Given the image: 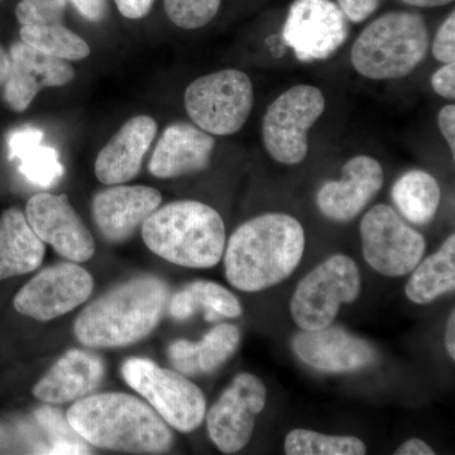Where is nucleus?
<instances>
[{
  "mask_svg": "<svg viewBox=\"0 0 455 455\" xmlns=\"http://www.w3.org/2000/svg\"><path fill=\"white\" fill-rule=\"evenodd\" d=\"M305 230L283 212H268L245 221L224 250L228 283L244 292L276 286L293 274L304 256Z\"/></svg>",
  "mask_w": 455,
  "mask_h": 455,
  "instance_id": "nucleus-1",
  "label": "nucleus"
},
{
  "mask_svg": "<svg viewBox=\"0 0 455 455\" xmlns=\"http://www.w3.org/2000/svg\"><path fill=\"white\" fill-rule=\"evenodd\" d=\"M89 445L134 454H163L173 444L169 425L145 401L104 392L77 400L66 414Z\"/></svg>",
  "mask_w": 455,
  "mask_h": 455,
  "instance_id": "nucleus-2",
  "label": "nucleus"
},
{
  "mask_svg": "<svg viewBox=\"0 0 455 455\" xmlns=\"http://www.w3.org/2000/svg\"><path fill=\"white\" fill-rule=\"evenodd\" d=\"M169 299L161 278H132L88 305L75 322V335L89 348L131 346L155 331Z\"/></svg>",
  "mask_w": 455,
  "mask_h": 455,
  "instance_id": "nucleus-3",
  "label": "nucleus"
},
{
  "mask_svg": "<svg viewBox=\"0 0 455 455\" xmlns=\"http://www.w3.org/2000/svg\"><path fill=\"white\" fill-rule=\"evenodd\" d=\"M140 228L149 251L173 265L212 268L223 259L226 226L220 212L206 204H167L156 209Z\"/></svg>",
  "mask_w": 455,
  "mask_h": 455,
  "instance_id": "nucleus-4",
  "label": "nucleus"
},
{
  "mask_svg": "<svg viewBox=\"0 0 455 455\" xmlns=\"http://www.w3.org/2000/svg\"><path fill=\"white\" fill-rule=\"evenodd\" d=\"M429 46V31L420 14L390 12L362 31L353 44L350 61L367 79H400L423 62Z\"/></svg>",
  "mask_w": 455,
  "mask_h": 455,
  "instance_id": "nucleus-5",
  "label": "nucleus"
},
{
  "mask_svg": "<svg viewBox=\"0 0 455 455\" xmlns=\"http://www.w3.org/2000/svg\"><path fill=\"white\" fill-rule=\"evenodd\" d=\"M122 376L173 429L190 433L203 424L205 396L184 374L136 357L123 363Z\"/></svg>",
  "mask_w": 455,
  "mask_h": 455,
  "instance_id": "nucleus-6",
  "label": "nucleus"
},
{
  "mask_svg": "<svg viewBox=\"0 0 455 455\" xmlns=\"http://www.w3.org/2000/svg\"><path fill=\"white\" fill-rule=\"evenodd\" d=\"M361 272L355 259L334 254L320 263L293 292L290 313L301 331H315L333 324L341 305L361 295Z\"/></svg>",
  "mask_w": 455,
  "mask_h": 455,
  "instance_id": "nucleus-7",
  "label": "nucleus"
},
{
  "mask_svg": "<svg viewBox=\"0 0 455 455\" xmlns=\"http://www.w3.org/2000/svg\"><path fill=\"white\" fill-rule=\"evenodd\" d=\"M184 100L188 116L200 130L212 136H232L252 112L253 85L243 71H218L191 83Z\"/></svg>",
  "mask_w": 455,
  "mask_h": 455,
  "instance_id": "nucleus-8",
  "label": "nucleus"
},
{
  "mask_svg": "<svg viewBox=\"0 0 455 455\" xmlns=\"http://www.w3.org/2000/svg\"><path fill=\"white\" fill-rule=\"evenodd\" d=\"M325 110V98L315 86L296 85L275 99L262 122V140L276 163L295 166L307 158V134Z\"/></svg>",
  "mask_w": 455,
  "mask_h": 455,
  "instance_id": "nucleus-9",
  "label": "nucleus"
},
{
  "mask_svg": "<svg viewBox=\"0 0 455 455\" xmlns=\"http://www.w3.org/2000/svg\"><path fill=\"white\" fill-rule=\"evenodd\" d=\"M362 251L368 265L387 277L406 276L419 265L427 242L391 206H373L361 221Z\"/></svg>",
  "mask_w": 455,
  "mask_h": 455,
  "instance_id": "nucleus-10",
  "label": "nucleus"
},
{
  "mask_svg": "<svg viewBox=\"0 0 455 455\" xmlns=\"http://www.w3.org/2000/svg\"><path fill=\"white\" fill-rule=\"evenodd\" d=\"M349 20L333 0H295L284 20L283 38L301 62L322 61L346 44Z\"/></svg>",
  "mask_w": 455,
  "mask_h": 455,
  "instance_id": "nucleus-11",
  "label": "nucleus"
},
{
  "mask_svg": "<svg viewBox=\"0 0 455 455\" xmlns=\"http://www.w3.org/2000/svg\"><path fill=\"white\" fill-rule=\"evenodd\" d=\"M266 401L267 390L259 377L241 373L233 379L206 415L209 436L221 453L235 454L247 447Z\"/></svg>",
  "mask_w": 455,
  "mask_h": 455,
  "instance_id": "nucleus-12",
  "label": "nucleus"
},
{
  "mask_svg": "<svg viewBox=\"0 0 455 455\" xmlns=\"http://www.w3.org/2000/svg\"><path fill=\"white\" fill-rule=\"evenodd\" d=\"M94 290L92 275L75 262L42 269L14 298V309L38 322H50L84 304Z\"/></svg>",
  "mask_w": 455,
  "mask_h": 455,
  "instance_id": "nucleus-13",
  "label": "nucleus"
},
{
  "mask_svg": "<svg viewBox=\"0 0 455 455\" xmlns=\"http://www.w3.org/2000/svg\"><path fill=\"white\" fill-rule=\"evenodd\" d=\"M25 214L36 235L60 256L75 263L86 262L94 256V238L65 194L33 196Z\"/></svg>",
  "mask_w": 455,
  "mask_h": 455,
  "instance_id": "nucleus-14",
  "label": "nucleus"
},
{
  "mask_svg": "<svg viewBox=\"0 0 455 455\" xmlns=\"http://www.w3.org/2000/svg\"><path fill=\"white\" fill-rule=\"evenodd\" d=\"M8 56L3 97L14 112H25L41 90L68 85L75 76L73 66L66 60L40 52L23 41L12 44Z\"/></svg>",
  "mask_w": 455,
  "mask_h": 455,
  "instance_id": "nucleus-15",
  "label": "nucleus"
},
{
  "mask_svg": "<svg viewBox=\"0 0 455 455\" xmlns=\"http://www.w3.org/2000/svg\"><path fill=\"white\" fill-rule=\"evenodd\" d=\"M292 348L305 364L325 373L355 372L376 359L368 341L339 326L299 331L293 337Z\"/></svg>",
  "mask_w": 455,
  "mask_h": 455,
  "instance_id": "nucleus-16",
  "label": "nucleus"
},
{
  "mask_svg": "<svg viewBox=\"0 0 455 455\" xmlns=\"http://www.w3.org/2000/svg\"><path fill=\"white\" fill-rule=\"evenodd\" d=\"M383 169L370 156H355L341 169L340 181H329L317 191L316 205L328 220L347 223L372 202L383 187Z\"/></svg>",
  "mask_w": 455,
  "mask_h": 455,
  "instance_id": "nucleus-17",
  "label": "nucleus"
},
{
  "mask_svg": "<svg viewBox=\"0 0 455 455\" xmlns=\"http://www.w3.org/2000/svg\"><path fill=\"white\" fill-rule=\"evenodd\" d=\"M161 203L163 196L154 188L113 185L92 199V220L107 241L121 243L142 227Z\"/></svg>",
  "mask_w": 455,
  "mask_h": 455,
  "instance_id": "nucleus-18",
  "label": "nucleus"
},
{
  "mask_svg": "<svg viewBox=\"0 0 455 455\" xmlns=\"http://www.w3.org/2000/svg\"><path fill=\"white\" fill-rule=\"evenodd\" d=\"M215 140L199 127L173 123L158 140L148 170L155 178L175 179L205 170L211 163Z\"/></svg>",
  "mask_w": 455,
  "mask_h": 455,
  "instance_id": "nucleus-19",
  "label": "nucleus"
},
{
  "mask_svg": "<svg viewBox=\"0 0 455 455\" xmlns=\"http://www.w3.org/2000/svg\"><path fill=\"white\" fill-rule=\"evenodd\" d=\"M157 123L148 116H137L122 125L99 152L95 175L104 185H121L139 175L143 158L154 142Z\"/></svg>",
  "mask_w": 455,
  "mask_h": 455,
  "instance_id": "nucleus-20",
  "label": "nucleus"
},
{
  "mask_svg": "<svg viewBox=\"0 0 455 455\" xmlns=\"http://www.w3.org/2000/svg\"><path fill=\"white\" fill-rule=\"evenodd\" d=\"M104 377L106 363L98 355L70 349L36 383L32 392L42 403H71L94 394Z\"/></svg>",
  "mask_w": 455,
  "mask_h": 455,
  "instance_id": "nucleus-21",
  "label": "nucleus"
},
{
  "mask_svg": "<svg viewBox=\"0 0 455 455\" xmlns=\"http://www.w3.org/2000/svg\"><path fill=\"white\" fill-rule=\"evenodd\" d=\"M46 245L29 226L20 209L0 215V281L22 276L42 265Z\"/></svg>",
  "mask_w": 455,
  "mask_h": 455,
  "instance_id": "nucleus-22",
  "label": "nucleus"
},
{
  "mask_svg": "<svg viewBox=\"0 0 455 455\" xmlns=\"http://www.w3.org/2000/svg\"><path fill=\"white\" fill-rule=\"evenodd\" d=\"M241 343L239 329L233 324H220L212 328L202 340H176L169 347L172 366L184 376L211 373L235 355Z\"/></svg>",
  "mask_w": 455,
  "mask_h": 455,
  "instance_id": "nucleus-23",
  "label": "nucleus"
},
{
  "mask_svg": "<svg viewBox=\"0 0 455 455\" xmlns=\"http://www.w3.org/2000/svg\"><path fill=\"white\" fill-rule=\"evenodd\" d=\"M405 293L410 301L427 305L455 289V235L445 239L439 251L412 269Z\"/></svg>",
  "mask_w": 455,
  "mask_h": 455,
  "instance_id": "nucleus-24",
  "label": "nucleus"
},
{
  "mask_svg": "<svg viewBox=\"0 0 455 455\" xmlns=\"http://www.w3.org/2000/svg\"><path fill=\"white\" fill-rule=\"evenodd\" d=\"M169 310L176 320H188L197 311H203L209 322L220 316L238 317L243 313L235 293L212 281L188 283L171 298Z\"/></svg>",
  "mask_w": 455,
  "mask_h": 455,
  "instance_id": "nucleus-25",
  "label": "nucleus"
},
{
  "mask_svg": "<svg viewBox=\"0 0 455 455\" xmlns=\"http://www.w3.org/2000/svg\"><path fill=\"white\" fill-rule=\"evenodd\" d=\"M44 133L38 128L25 127L9 136L12 158H18L27 179L41 187H51L64 175V167L53 147L42 143Z\"/></svg>",
  "mask_w": 455,
  "mask_h": 455,
  "instance_id": "nucleus-26",
  "label": "nucleus"
},
{
  "mask_svg": "<svg viewBox=\"0 0 455 455\" xmlns=\"http://www.w3.org/2000/svg\"><path fill=\"white\" fill-rule=\"evenodd\" d=\"M392 202L410 223L425 226L438 212L442 191L436 179L423 170H411L392 187Z\"/></svg>",
  "mask_w": 455,
  "mask_h": 455,
  "instance_id": "nucleus-27",
  "label": "nucleus"
},
{
  "mask_svg": "<svg viewBox=\"0 0 455 455\" xmlns=\"http://www.w3.org/2000/svg\"><path fill=\"white\" fill-rule=\"evenodd\" d=\"M20 38L33 49L66 61H79L90 55L86 41L62 23L20 27Z\"/></svg>",
  "mask_w": 455,
  "mask_h": 455,
  "instance_id": "nucleus-28",
  "label": "nucleus"
},
{
  "mask_svg": "<svg viewBox=\"0 0 455 455\" xmlns=\"http://www.w3.org/2000/svg\"><path fill=\"white\" fill-rule=\"evenodd\" d=\"M284 453L289 455H363L367 447L355 436L324 435L316 431L295 429L284 440Z\"/></svg>",
  "mask_w": 455,
  "mask_h": 455,
  "instance_id": "nucleus-29",
  "label": "nucleus"
},
{
  "mask_svg": "<svg viewBox=\"0 0 455 455\" xmlns=\"http://www.w3.org/2000/svg\"><path fill=\"white\" fill-rule=\"evenodd\" d=\"M220 3L221 0H164V11L180 28L197 29L214 20Z\"/></svg>",
  "mask_w": 455,
  "mask_h": 455,
  "instance_id": "nucleus-30",
  "label": "nucleus"
},
{
  "mask_svg": "<svg viewBox=\"0 0 455 455\" xmlns=\"http://www.w3.org/2000/svg\"><path fill=\"white\" fill-rule=\"evenodd\" d=\"M68 0H20L16 17L20 26L59 25L64 20Z\"/></svg>",
  "mask_w": 455,
  "mask_h": 455,
  "instance_id": "nucleus-31",
  "label": "nucleus"
},
{
  "mask_svg": "<svg viewBox=\"0 0 455 455\" xmlns=\"http://www.w3.org/2000/svg\"><path fill=\"white\" fill-rule=\"evenodd\" d=\"M433 56L443 64L455 62V13L451 12V16L440 26L431 44Z\"/></svg>",
  "mask_w": 455,
  "mask_h": 455,
  "instance_id": "nucleus-32",
  "label": "nucleus"
},
{
  "mask_svg": "<svg viewBox=\"0 0 455 455\" xmlns=\"http://www.w3.org/2000/svg\"><path fill=\"white\" fill-rule=\"evenodd\" d=\"M349 22L362 23L376 13L381 5V0H337Z\"/></svg>",
  "mask_w": 455,
  "mask_h": 455,
  "instance_id": "nucleus-33",
  "label": "nucleus"
},
{
  "mask_svg": "<svg viewBox=\"0 0 455 455\" xmlns=\"http://www.w3.org/2000/svg\"><path fill=\"white\" fill-rule=\"evenodd\" d=\"M431 86L440 97L455 99V62L444 64L431 76Z\"/></svg>",
  "mask_w": 455,
  "mask_h": 455,
  "instance_id": "nucleus-34",
  "label": "nucleus"
},
{
  "mask_svg": "<svg viewBox=\"0 0 455 455\" xmlns=\"http://www.w3.org/2000/svg\"><path fill=\"white\" fill-rule=\"evenodd\" d=\"M70 2L90 22H100L106 17L108 0H70Z\"/></svg>",
  "mask_w": 455,
  "mask_h": 455,
  "instance_id": "nucleus-35",
  "label": "nucleus"
},
{
  "mask_svg": "<svg viewBox=\"0 0 455 455\" xmlns=\"http://www.w3.org/2000/svg\"><path fill=\"white\" fill-rule=\"evenodd\" d=\"M439 130L448 142L453 158L455 157V106L448 104L438 114Z\"/></svg>",
  "mask_w": 455,
  "mask_h": 455,
  "instance_id": "nucleus-36",
  "label": "nucleus"
},
{
  "mask_svg": "<svg viewBox=\"0 0 455 455\" xmlns=\"http://www.w3.org/2000/svg\"><path fill=\"white\" fill-rule=\"evenodd\" d=\"M155 0H116V7L123 17L140 20L151 11Z\"/></svg>",
  "mask_w": 455,
  "mask_h": 455,
  "instance_id": "nucleus-37",
  "label": "nucleus"
},
{
  "mask_svg": "<svg viewBox=\"0 0 455 455\" xmlns=\"http://www.w3.org/2000/svg\"><path fill=\"white\" fill-rule=\"evenodd\" d=\"M396 455H434L435 451H433L421 439H410L407 442L403 443L400 448L395 451Z\"/></svg>",
  "mask_w": 455,
  "mask_h": 455,
  "instance_id": "nucleus-38",
  "label": "nucleus"
},
{
  "mask_svg": "<svg viewBox=\"0 0 455 455\" xmlns=\"http://www.w3.org/2000/svg\"><path fill=\"white\" fill-rule=\"evenodd\" d=\"M445 347L451 361L455 359V311H451L447 323V331H445Z\"/></svg>",
  "mask_w": 455,
  "mask_h": 455,
  "instance_id": "nucleus-39",
  "label": "nucleus"
},
{
  "mask_svg": "<svg viewBox=\"0 0 455 455\" xmlns=\"http://www.w3.org/2000/svg\"><path fill=\"white\" fill-rule=\"evenodd\" d=\"M401 2L416 8H438L451 4L454 0H401Z\"/></svg>",
  "mask_w": 455,
  "mask_h": 455,
  "instance_id": "nucleus-40",
  "label": "nucleus"
},
{
  "mask_svg": "<svg viewBox=\"0 0 455 455\" xmlns=\"http://www.w3.org/2000/svg\"><path fill=\"white\" fill-rule=\"evenodd\" d=\"M9 70V56L4 49L0 46V88L4 85L5 79H7Z\"/></svg>",
  "mask_w": 455,
  "mask_h": 455,
  "instance_id": "nucleus-41",
  "label": "nucleus"
}]
</instances>
